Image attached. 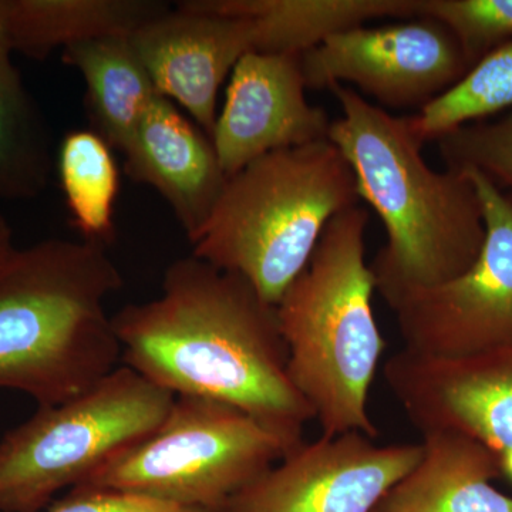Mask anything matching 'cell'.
I'll use <instances>...</instances> for the list:
<instances>
[{"label":"cell","mask_w":512,"mask_h":512,"mask_svg":"<svg viewBox=\"0 0 512 512\" xmlns=\"http://www.w3.org/2000/svg\"><path fill=\"white\" fill-rule=\"evenodd\" d=\"M423 456L372 512H512V497L493 481L500 457L457 433L423 436Z\"/></svg>","instance_id":"obj_15"},{"label":"cell","mask_w":512,"mask_h":512,"mask_svg":"<svg viewBox=\"0 0 512 512\" xmlns=\"http://www.w3.org/2000/svg\"><path fill=\"white\" fill-rule=\"evenodd\" d=\"M285 456L284 444L237 407L175 396L157 430L80 485L215 512Z\"/></svg>","instance_id":"obj_7"},{"label":"cell","mask_w":512,"mask_h":512,"mask_svg":"<svg viewBox=\"0 0 512 512\" xmlns=\"http://www.w3.org/2000/svg\"><path fill=\"white\" fill-rule=\"evenodd\" d=\"M130 40L158 94L183 106L211 138L221 86L252 52L251 19L218 12L204 0H185L141 26Z\"/></svg>","instance_id":"obj_12"},{"label":"cell","mask_w":512,"mask_h":512,"mask_svg":"<svg viewBox=\"0 0 512 512\" xmlns=\"http://www.w3.org/2000/svg\"><path fill=\"white\" fill-rule=\"evenodd\" d=\"M306 89L302 56L249 52L239 60L211 136L227 177L272 151L329 140L333 120Z\"/></svg>","instance_id":"obj_13"},{"label":"cell","mask_w":512,"mask_h":512,"mask_svg":"<svg viewBox=\"0 0 512 512\" xmlns=\"http://www.w3.org/2000/svg\"><path fill=\"white\" fill-rule=\"evenodd\" d=\"M383 379L421 436L457 433L512 454V346L461 356L400 349Z\"/></svg>","instance_id":"obj_11"},{"label":"cell","mask_w":512,"mask_h":512,"mask_svg":"<svg viewBox=\"0 0 512 512\" xmlns=\"http://www.w3.org/2000/svg\"><path fill=\"white\" fill-rule=\"evenodd\" d=\"M113 148L93 130L64 136L57 173L73 225L86 241L111 244L116 235L114 210L120 175Z\"/></svg>","instance_id":"obj_20"},{"label":"cell","mask_w":512,"mask_h":512,"mask_svg":"<svg viewBox=\"0 0 512 512\" xmlns=\"http://www.w3.org/2000/svg\"><path fill=\"white\" fill-rule=\"evenodd\" d=\"M423 456V444L379 446L365 434L303 441L215 512H372Z\"/></svg>","instance_id":"obj_10"},{"label":"cell","mask_w":512,"mask_h":512,"mask_svg":"<svg viewBox=\"0 0 512 512\" xmlns=\"http://www.w3.org/2000/svg\"><path fill=\"white\" fill-rule=\"evenodd\" d=\"M46 512H211L200 508L181 507L146 495L113 490V488L77 485Z\"/></svg>","instance_id":"obj_24"},{"label":"cell","mask_w":512,"mask_h":512,"mask_svg":"<svg viewBox=\"0 0 512 512\" xmlns=\"http://www.w3.org/2000/svg\"><path fill=\"white\" fill-rule=\"evenodd\" d=\"M50 173L45 117L0 40V200H32L46 190Z\"/></svg>","instance_id":"obj_19"},{"label":"cell","mask_w":512,"mask_h":512,"mask_svg":"<svg viewBox=\"0 0 512 512\" xmlns=\"http://www.w3.org/2000/svg\"><path fill=\"white\" fill-rule=\"evenodd\" d=\"M328 90L342 109L329 140L386 229V244L369 265L386 305L392 309L406 296L468 271L485 239L483 208L470 178L426 163V143L410 117L393 116L343 84Z\"/></svg>","instance_id":"obj_2"},{"label":"cell","mask_w":512,"mask_h":512,"mask_svg":"<svg viewBox=\"0 0 512 512\" xmlns=\"http://www.w3.org/2000/svg\"><path fill=\"white\" fill-rule=\"evenodd\" d=\"M13 247V232L8 220L0 210V265L8 259V256L15 251Z\"/></svg>","instance_id":"obj_25"},{"label":"cell","mask_w":512,"mask_h":512,"mask_svg":"<svg viewBox=\"0 0 512 512\" xmlns=\"http://www.w3.org/2000/svg\"><path fill=\"white\" fill-rule=\"evenodd\" d=\"M419 18L443 23L471 67L512 42V0H423Z\"/></svg>","instance_id":"obj_23"},{"label":"cell","mask_w":512,"mask_h":512,"mask_svg":"<svg viewBox=\"0 0 512 512\" xmlns=\"http://www.w3.org/2000/svg\"><path fill=\"white\" fill-rule=\"evenodd\" d=\"M512 109V42L497 47L468 70L466 76L410 116L423 143L466 124L500 116Z\"/></svg>","instance_id":"obj_21"},{"label":"cell","mask_w":512,"mask_h":512,"mask_svg":"<svg viewBox=\"0 0 512 512\" xmlns=\"http://www.w3.org/2000/svg\"><path fill=\"white\" fill-rule=\"evenodd\" d=\"M82 74L94 133L123 153L158 92L130 36L83 40L62 50Z\"/></svg>","instance_id":"obj_18"},{"label":"cell","mask_w":512,"mask_h":512,"mask_svg":"<svg viewBox=\"0 0 512 512\" xmlns=\"http://www.w3.org/2000/svg\"><path fill=\"white\" fill-rule=\"evenodd\" d=\"M121 359L174 396L231 404L284 444L315 420L289 375L276 306L247 279L190 255L164 272L161 295L111 315Z\"/></svg>","instance_id":"obj_1"},{"label":"cell","mask_w":512,"mask_h":512,"mask_svg":"<svg viewBox=\"0 0 512 512\" xmlns=\"http://www.w3.org/2000/svg\"><path fill=\"white\" fill-rule=\"evenodd\" d=\"M470 69L453 33L430 18L379 28L359 26L330 36L302 55L308 89L353 84L390 109L421 110Z\"/></svg>","instance_id":"obj_9"},{"label":"cell","mask_w":512,"mask_h":512,"mask_svg":"<svg viewBox=\"0 0 512 512\" xmlns=\"http://www.w3.org/2000/svg\"><path fill=\"white\" fill-rule=\"evenodd\" d=\"M470 178L483 208V249L447 284L406 296L392 311L404 348L461 356L512 346V197L477 171Z\"/></svg>","instance_id":"obj_8"},{"label":"cell","mask_w":512,"mask_h":512,"mask_svg":"<svg viewBox=\"0 0 512 512\" xmlns=\"http://www.w3.org/2000/svg\"><path fill=\"white\" fill-rule=\"evenodd\" d=\"M123 286L107 247L46 239L0 265V389L66 402L121 359L106 301Z\"/></svg>","instance_id":"obj_3"},{"label":"cell","mask_w":512,"mask_h":512,"mask_svg":"<svg viewBox=\"0 0 512 512\" xmlns=\"http://www.w3.org/2000/svg\"><path fill=\"white\" fill-rule=\"evenodd\" d=\"M359 200L356 175L332 141L272 151L228 177L192 255L247 279L276 306L329 222Z\"/></svg>","instance_id":"obj_5"},{"label":"cell","mask_w":512,"mask_h":512,"mask_svg":"<svg viewBox=\"0 0 512 512\" xmlns=\"http://www.w3.org/2000/svg\"><path fill=\"white\" fill-rule=\"evenodd\" d=\"M436 143L447 170L477 171L512 197V110L458 127Z\"/></svg>","instance_id":"obj_22"},{"label":"cell","mask_w":512,"mask_h":512,"mask_svg":"<svg viewBox=\"0 0 512 512\" xmlns=\"http://www.w3.org/2000/svg\"><path fill=\"white\" fill-rule=\"evenodd\" d=\"M123 154L127 177L164 198L192 244L228 180L211 138L158 94Z\"/></svg>","instance_id":"obj_14"},{"label":"cell","mask_w":512,"mask_h":512,"mask_svg":"<svg viewBox=\"0 0 512 512\" xmlns=\"http://www.w3.org/2000/svg\"><path fill=\"white\" fill-rule=\"evenodd\" d=\"M174 394L127 366L66 402L39 406L0 439V512H39L64 488L150 436Z\"/></svg>","instance_id":"obj_6"},{"label":"cell","mask_w":512,"mask_h":512,"mask_svg":"<svg viewBox=\"0 0 512 512\" xmlns=\"http://www.w3.org/2000/svg\"><path fill=\"white\" fill-rule=\"evenodd\" d=\"M170 8L158 0H0V40L42 60L83 40L131 36Z\"/></svg>","instance_id":"obj_16"},{"label":"cell","mask_w":512,"mask_h":512,"mask_svg":"<svg viewBox=\"0 0 512 512\" xmlns=\"http://www.w3.org/2000/svg\"><path fill=\"white\" fill-rule=\"evenodd\" d=\"M369 221L359 204L339 212L276 305L289 375L325 437L357 431L376 440L380 434L367 410L386 349L372 308L375 278L366 264Z\"/></svg>","instance_id":"obj_4"},{"label":"cell","mask_w":512,"mask_h":512,"mask_svg":"<svg viewBox=\"0 0 512 512\" xmlns=\"http://www.w3.org/2000/svg\"><path fill=\"white\" fill-rule=\"evenodd\" d=\"M218 12L247 16L252 52L299 55L330 36L383 18L417 19L423 0H204Z\"/></svg>","instance_id":"obj_17"}]
</instances>
